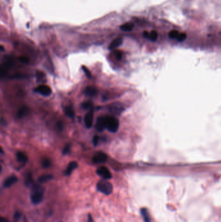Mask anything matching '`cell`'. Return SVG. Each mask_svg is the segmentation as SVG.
<instances>
[{"label": "cell", "instance_id": "1f68e13d", "mask_svg": "<svg viewBox=\"0 0 221 222\" xmlns=\"http://www.w3.org/2000/svg\"><path fill=\"white\" fill-rule=\"evenodd\" d=\"M143 37L147 38H150V33L148 31H144L143 32Z\"/></svg>", "mask_w": 221, "mask_h": 222}, {"label": "cell", "instance_id": "ffe728a7", "mask_svg": "<svg viewBox=\"0 0 221 222\" xmlns=\"http://www.w3.org/2000/svg\"><path fill=\"white\" fill-rule=\"evenodd\" d=\"M33 183V177H32V175L30 173H28L26 176V185L27 186V187H29V186H31Z\"/></svg>", "mask_w": 221, "mask_h": 222}, {"label": "cell", "instance_id": "7c38bea8", "mask_svg": "<svg viewBox=\"0 0 221 222\" xmlns=\"http://www.w3.org/2000/svg\"><path fill=\"white\" fill-rule=\"evenodd\" d=\"M78 167V164L77 162H71L69 164V165L66 170V176H69Z\"/></svg>", "mask_w": 221, "mask_h": 222}, {"label": "cell", "instance_id": "7a4b0ae2", "mask_svg": "<svg viewBox=\"0 0 221 222\" xmlns=\"http://www.w3.org/2000/svg\"><path fill=\"white\" fill-rule=\"evenodd\" d=\"M106 128L111 133H116L119 129V123L117 119L113 116H105Z\"/></svg>", "mask_w": 221, "mask_h": 222}, {"label": "cell", "instance_id": "f1b7e54d", "mask_svg": "<svg viewBox=\"0 0 221 222\" xmlns=\"http://www.w3.org/2000/svg\"><path fill=\"white\" fill-rule=\"evenodd\" d=\"M116 58L118 60H121L122 58V53L120 51H116Z\"/></svg>", "mask_w": 221, "mask_h": 222}, {"label": "cell", "instance_id": "603a6c76", "mask_svg": "<svg viewBox=\"0 0 221 222\" xmlns=\"http://www.w3.org/2000/svg\"><path fill=\"white\" fill-rule=\"evenodd\" d=\"M82 69H83V71H85V74H86V77H87L88 78H91V74L90 71H89V70H88V68H86L85 66H82Z\"/></svg>", "mask_w": 221, "mask_h": 222}, {"label": "cell", "instance_id": "ba28073f", "mask_svg": "<svg viewBox=\"0 0 221 222\" xmlns=\"http://www.w3.org/2000/svg\"><path fill=\"white\" fill-rule=\"evenodd\" d=\"M96 127L97 131H100V132L103 131V130L106 128L105 117H104V116H102V117H100L97 119Z\"/></svg>", "mask_w": 221, "mask_h": 222}, {"label": "cell", "instance_id": "44dd1931", "mask_svg": "<svg viewBox=\"0 0 221 222\" xmlns=\"http://www.w3.org/2000/svg\"><path fill=\"white\" fill-rule=\"evenodd\" d=\"M158 33L156 31H152L150 33V38L149 39H150L152 41H156V40H157L158 38Z\"/></svg>", "mask_w": 221, "mask_h": 222}, {"label": "cell", "instance_id": "8fae6325", "mask_svg": "<svg viewBox=\"0 0 221 222\" xmlns=\"http://www.w3.org/2000/svg\"><path fill=\"white\" fill-rule=\"evenodd\" d=\"M85 94L87 96L94 97L96 96L97 94V89L94 87H87L85 90Z\"/></svg>", "mask_w": 221, "mask_h": 222}, {"label": "cell", "instance_id": "ac0fdd59", "mask_svg": "<svg viewBox=\"0 0 221 222\" xmlns=\"http://www.w3.org/2000/svg\"><path fill=\"white\" fill-rule=\"evenodd\" d=\"M66 114L69 118H73L75 116L74 110L71 107H67L65 110Z\"/></svg>", "mask_w": 221, "mask_h": 222}, {"label": "cell", "instance_id": "3957f363", "mask_svg": "<svg viewBox=\"0 0 221 222\" xmlns=\"http://www.w3.org/2000/svg\"><path fill=\"white\" fill-rule=\"evenodd\" d=\"M97 188L100 192L104 194L105 195H109L113 191L112 185L110 182L106 181V179L101 180V181L98 182Z\"/></svg>", "mask_w": 221, "mask_h": 222}, {"label": "cell", "instance_id": "30bf717a", "mask_svg": "<svg viewBox=\"0 0 221 222\" xmlns=\"http://www.w3.org/2000/svg\"><path fill=\"white\" fill-rule=\"evenodd\" d=\"M122 43H123V38L121 37H118L112 42L111 44H110V46H109L108 47V48L109 49L112 50V49H116L117 48V47L121 46Z\"/></svg>", "mask_w": 221, "mask_h": 222}, {"label": "cell", "instance_id": "83f0119b", "mask_svg": "<svg viewBox=\"0 0 221 222\" xmlns=\"http://www.w3.org/2000/svg\"><path fill=\"white\" fill-rule=\"evenodd\" d=\"M44 74L43 73L42 71H38L37 72H36V77H37L38 80H40V79H42L43 77H44Z\"/></svg>", "mask_w": 221, "mask_h": 222}, {"label": "cell", "instance_id": "5b68a950", "mask_svg": "<svg viewBox=\"0 0 221 222\" xmlns=\"http://www.w3.org/2000/svg\"><path fill=\"white\" fill-rule=\"evenodd\" d=\"M107 160L108 155L103 152H97L93 157V162L95 164L105 163Z\"/></svg>", "mask_w": 221, "mask_h": 222}, {"label": "cell", "instance_id": "5bb4252c", "mask_svg": "<svg viewBox=\"0 0 221 222\" xmlns=\"http://www.w3.org/2000/svg\"><path fill=\"white\" fill-rule=\"evenodd\" d=\"M29 112V109L27 107H21L20 109L19 110L18 112V116L20 118H23L24 116H26Z\"/></svg>", "mask_w": 221, "mask_h": 222}, {"label": "cell", "instance_id": "8992f818", "mask_svg": "<svg viewBox=\"0 0 221 222\" xmlns=\"http://www.w3.org/2000/svg\"><path fill=\"white\" fill-rule=\"evenodd\" d=\"M35 91L38 92L39 94H42V95L45 96H48L50 94H51L52 90L51 89V88L47 85H40L39 87H36Z\"/></svg>", "mask_w": 221, "mask_h": 222}, {"label": "cell", "instance_id": "4fadbf2b", "mask_svg": "<svg viewBox=\"0 0 221 222\" xmlns=\"http://www.w3.org/2000/svg\"><path fill=\"white\" fill-rule=\"evenodd\" d=\"M141 213L145 222H151L150 216L149 215V211H148V210L147 209H145V208H143V209H141Z\"/></svg>", "mask_w": 221, "mask_h": 222}, {"label": "cell", "instance_id": "9a60e30c", "mask_svg": "<svg viewBox=\"0 0 221 222\" xmlns=\"http://www.w3.org/2000/svg\"><path fill=\"white\" fill-rule=\"evenodd\" d=\"M133 28L134 24L132 23H130V22L123 24L122 26L120 27V29L122 31H130L132 30Z\"/></svg>", "mask_w": 221, "mask_h": 222}, {"label": "cell", "instance_id": "d4e9b609", "mask_svg": "<svg viewBox=\"0 0 221 222\" xmlns=\"http://www.w3.org/2000/svg\"><path fill=\"white\" fill-rule=\"evenodd\" d=\"M19 61H20L21 62L24 63V64H26V65L29 62V58L27 57H24V56L19 57Z\"/></svg>", "mask_w": 221, "mask_h": 222}, {"label": "cell", "instance_id": "e0dca14e", "mask_svg": "<svg viewBox=\"0 0 221 222\" xmlns=\"http://www.w3.org/2000/svg\"><path fill=\"white\" fill-rule=\"evenodd\" d=\"M52 178H53V176H51V175H44V176H42L39 177L38 181L39 182L44 183V182L49 181V180L52 179Z\"/></svg>", "mask_w": 221, "mask_h": 222}, {"label": "cell", "instance_id": "2e32d148", "mask_svg": "<svg viewBox=\"0 0 221 222\" xmlns=\"http://www.w3.org/2000/svg\"><path fill=\"white\" fill-rule=\"evenodd\" d=\"M16 156H17V159L19 162L25 164L27 162V156L24 153L18 152L17 155H16Z\"/></svg>", "mask_w": 221, "mask_h": 222}, {"label": "cell", "instance_id": "d6986e66", "mask_svg": "<svg viewBox=\"0 0 221 222\" xmlns=\"http://www.w3.org/2000/svg\"><path fill=\"white\" fill-rule=\"evenodd\" d=\"M179 35H180V33H179L178 31L172 30L169 33V37L170 38H172V39H173V38H177V39Z\"/></svg>", "mask_w": 221, "mask_h": 222}, {"label": "cell", "instance_id": "4316f807", "mask_svg": "<svg viewBox=\"0 0 221 222\" xmlns=\"http://www.w3.org/2000/svg\"><path fill=\"white\" fill-rule=\"evenodd\" d=\"M91 107H92V103L91 102H89V101L85 102L82 104V107L85 109H89L90 108H91Z\"/></svg>", "mask_w": 221, "mask_h": 222}, {"label": "cell", "instance_id": "9c48e42d", "mask_svg": "<svg viewBox=\"0 0 221 222\" xmlns=\"http://www.w3.org/2000/svg\"><path fill=\"white\" fill-rule=\"evenodd\" d=\"M17 181H18V179L16 176H10L9 177H8L6 180H5V181L3 182V187L5 188H9L14 184H15V183L17 182Z\"/></svg>", "mask_w": 221, "mask_h": 222}, {"label": "cell", "instance_id": "277c9868", "mask_svg": "<svg viewBox=\"0 0 221 222\" xmlns=\"http://www.w3.org/2000/svg\"><path fill=\"white\" fill-rule=\"evenodd\" d=\"M97 173L98 176L101 177L103 179L108 180L112 178V173L105 166H101L97 169Z\"/></svg>", "mask_w": 221, "mask_h": 222}, {"label": "cell", "instance_id": "484cf974", "mask_svg": "<svg viewBox=\"0 0 221 222\" xmlns=\"http://www.w3.org/2000/svg\"><path fill=\"white\" fill-rule=\"evenodd\" d=\"M70 149H71V144H68L63 149V154L66 155L67 153H68L69 151H70Z\"/></svg>", "mask_w": 221, "mask_h": 222}, {"label": "cell", "instance_id": "cb8c5ba5", "mask_svg": "<svg viewBox=\"0 0 221 222\" xmlns=\"http://www.w3.org/2000/svg\"><path fill=\"white\" fill-rule=\"evenodd\" d=\"M186 38H187V35L186 34V33H180V35H179L178 37L177 38V40L179 42H182L184 40H186Z\"/></svg>", "mask_w": 221, "mask_h": 222}, {"label": "cell", "instance_id": "7402d4cb", "mask_svg": "<svg viewBox=\"0 0 221 222\" xmlns=\"http://www.w3.org/2000/svg\"><path fill=\"white\" fill-rule=\"evenodd\" d=\"M51 162L49 159H45L42 162V166L45 168H47L50 167V166H51Z\"/></svg>", "mask_w": 221, "mask_h": 222}, {"label": "cell", "instance_id": "f546056e", "mask_svg": "<svg viewBox=\"0 0 221 222\" xmlns=\"http://www.w3.org/2000/svg\"><path fill=\"white\" fill-rule=\"evenodd\" d=\"M98 142H99V137H98V136L96 135L94 137V139H93V142H94V144L95 146H96L97 145Z\"/></svg>", "mask_w": 221, "mask_h": 222}, {"label": "cell", "instance_id": "d6a6232c", "mask_svg": "<svg viewBox=\"0 0 221 222\" xmlns=\"http://www.w3.org/2000/svg\"><path fill=\"white\" fill-rule=\"evenodd\" d=\"M89 218H88V222H94V220H93V218H92V217H91V215L90 214H89Z\"/></svg>", "mask_w": 221, "mask_h": 222}, {"label": "cell", "instance_id": "52a82bcc", "mask_svg": "<svg viewBox=\"0 0 221 222\" xmlns=\"http://www.w3.org/2000/svg\"><path fill=\"white\" fill-rule=\"evenodd\" d=\"M93 120H94V112L93 110H91L86 114L85 118V124L87 128H90L93 125Z\"/></svg>", "mask_w": 221, "mask_h": 222}, {"label": "cell", "instance_id": "6da1fadb", "mask_svg": "<svg viewBox=\"0 0 221 222\" xmlns=\"http://www.w3.org/2000/svg\"><path fill=\"white\" fill-rule=\"evenodd\" d=\"M45 190L42 186L36 185L33 187L30 198L33 203L38 204L42 202L44 198Z\"/></svg>", "mask_w": 221, "mask_h": 222}, {"label": "cell", "instance_id": "4dcf8cb0", "mask_svg": "<svg viewBox=\"0 0 221 222\" xmlns=\"http://www.w3.org/2000/svg\"><path fill=\"white\" fill-rule=\"evenodd\" d=\"M20 217H21V214L19 212H16L15 214V218L16 219V220H19Z\"/></svg>", "mask_w": 221, "mask_h": 222}, {"label": "cell", "instance_id": "836d02e7", "mask_svg": "<svg viewBox=\"0 0 221 222\" xmlns=\"http://www.w3.org/2000/svg\"><path fill=\"white\" fill-rule=\"evenodd\" d=\"M58 128L60 129V131H62V123H58Z\"/></svg>", "mask_w": 221, "mask_h": 222}]
</instances>
